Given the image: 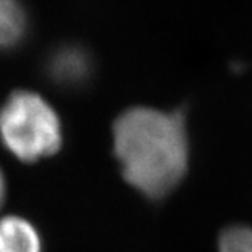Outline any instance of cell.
<instances>
[{"mask_svg": "<svg viewBox=\"0 0 252 252\" xmlns=\"http://www.w3.org/2000/svg\"><path fill=\"white\" fill-rule=\"evenodd\" d=\"M111 137L122 176L138 193L157 201L181 184L190 163V138L179 111L128 108L114 120Z\"/></svg>", "mask_w": 252, "mask_h": 252, "instance_id": "1", "label": "cell"}, {"mask_svg": "<svg viewBox=\"0 0 252 252\" xmlns=\"http://www.w3.org/2000/svg\"><path fill=\"white\" fill-rule=\"evenodd\" d=\"M0 141L23 163L49 158L63 146L61 117L43 94L17 90L0 106Z\"/></svg>", "mask_w": 252, "mask_h": 252, "instance_id": "2", "label": "cell"}, {"mask_svg": "<svg viewBox=\"0 0 252 252\" xmlns=\"http://www.w3.org/2000/svg\"><path fill=\"white\" fill-rule=\"evenodd\" d=\"M0 252H41L38 231L20 216L0 218Z\"/></svg>", "mask_w": 252, "mask_h": 252, "instance_id": "3", "label": "cell"}, {"mask_svg": "<svg viewBox=\"0 0 252 252\" xmlns=\"http://www.w3.org/2000/svg\"><path fill=\"white\" fill-rule=\"evenodd\" d=\"M28 29V15L20 0H0V50L22 43Z\"/></svg>", "mask_w": 252, "mask_h": 252, "instance_id": "4", "label": "cell"}, {"mask_svg": "<svg viewBox=\"0 0 252 252\" xmlns=\"http://www.w3.org/2000/svg\"><path fill=\"white\" fill-rule=\"evenodd\" d=\"M90 58L82 49L67 47L52 58L50 71L61 84H81L90 73Z\"/></svg>", "mask_w": 252, "mask_h": 252, "instance_id": "5", "label": "cell"}, {"mask_svg": "<svg viewBox=\"0 0 252 252\" xmlns=\"http://www.w3.org/2000/svg\"><path fill=\"white\" fill-rule=\"evenodd\" d=\"M219 252H252V228L232 225L223 229L219 237Z\"/></svg>", "mask_w": 252, "mask_h": 252, "instance_id": "6", "label": "cell"}, {"mask_svg": "<svg viewBox=\"0 0 252 252\" xmlns=\"http://www.w3.org/2000/svg\"><path fill=\"white\" fill-rule=\"evenodd\" d=\"M5 199H6V178L2 167H0V210H2L5 204Z\"/></svg>", "mask_w": 252, "mask_h": 252, "instance_id": "7", "label": "cell"}]
</instances>
